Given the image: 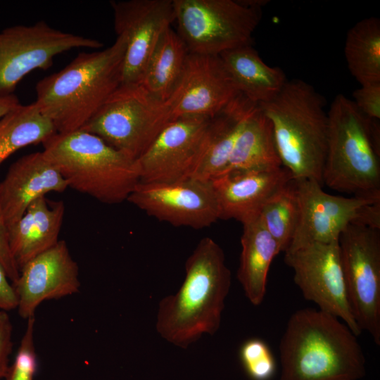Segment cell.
Returning a JSON list of instances; mask_svg holds the SVG:
<instances>
[{
  "label": "cell",
  "instance_id": "4dcf8cb0",
  "mask_svg": "<svg viewBox=\"0 0 380 380\" xmlns=\"http://www.w3.org/2000/svg\"><path fill=\"white\" fill-rule=\"evenodd\" d=\"M353 102L366 117L380 120V82L368 83L353 92Z\"/></svg>",
  "mask_w": 380,
  "mask_h": 380
},
{
  "label": "cell",
  "instance_id": "e0dca14e",
  "mask_svg": "<svg viewBox=\"0 0 380 380\" xmlns=\"http://www.w3.org/2000/svg\"><path fill=\"white\" fill-rule=\"evenodd\" d=\"M13 287L19 315L26 320L34 317L37 307L47 300L77 293L80 288L79 267L66 242L59 241L28 261L20 270Z\"/></svg>",
  "mask_w": 380,
  "mask_h": 380
},
{
  "label": "cell",
  "instance_id": "9c48e42d",
  "mask_svg": "<svg viewBox=\"0 0 380 380\" xmlns=\"http://www.w3.org/2000/svg\"><path fill=\"white\" fill-rule=\"evenodd\" d=\"M341 264L355 321L380 345V229L350 224L338 239Z\"/></svg>",
  "mask_w": 380,
  "mask_h": 380
},
{
  "label": "cell",
  "instance_id": "7402d4cb",
  "mask_svg": "<svg viewBox=\"0 0 380 380\" xmlns=\"http://www.w3.org/2000/svg\"><path fill=\"white\" fill-rule=\"evenodd\" d=\"M242 224L241 252L237 278L246 298L253 305H259L265 296L270 267L281 251L258 214L244 221Z\"/></svg>",
  "mask_w": 380,
  "mask_h": 380
},
{
  "label": "cell",
  "instance_id": "8992f818",
  "mask_svg": "<svg viewBox=\"0 0 380 380\" xmlns=\"http://www.w3.org/2000/svg\"><path fill=\"white\" fill-rule=\"evenodd\" d=\"M42 145L68 187L100 202L127 201L139 182L137 160L83 129L57 132Z\"/></svg>",
  "mask_w": 380,
  "mask_h": 380
},
{
  "label": "cell",
  "instance_id": "83f0119b",
  "mask_svg": "<svg viewBox=\"0 0 380 380\" xmlns=\"http://www.w3.org/2000/svg\"><path fill=\"white\" fill-rule=\"evenodd\" d=\"M258 215L266 229L278 243L281 252L289 248L298 227L300 204L294 179L270 196Z\"/></svg>",
  "mask_w": 380,
  "mask_h": 380
},
{
  "label": "cell",
  "instance_id": "ba28073f",
  "mask_svg": "<svg viewBox=\"0 0 380 380\" xmlns=\"http://www.w3.org/2000/svg\"><path fill=\"white\" fill-rule=\"evenodd\" d=\"M170 120L165 102L140 84H121L81 129L137 160Z\"/></svg>",
  "mask_w": 380,
  "mask_h": 380
},
{
  "label": "cell",
  "instance_id": "d6986e66",
  "mask_svg": "<svg viewBox=\"0 0 380 380\" xmlns=\"http://www.w3.org/2000/svg\"><path fill=\"white\" fill-rule=\"evenodd\" d=\"M67 182L43 152L25 155L14 162L0 182V201L8 230L37 198L63 192Z\"/></svg>",
  "mask_w": 380,
  "mask_h": 380
},
{
  "label": "cell",
  "instance_id": "44dd1931",
  "mask_svg": "<svg viewBox=\"0 0 380 380\" xmlns=\"http://www.w3.org/2000/svg\"><path fill=\"white\" fill-rule=\"evenodd\" d=\"M258 105L240 93L210 119L205 147L191 178L210 182L227 171L238 135Z\"/></svg>",
  "mask_w": 380,
  "mask_h": 380
},
{
  "label": "cell",
  "instance_id": "6da1fadb",
  "mask_svg": "<svg viewBox=\"0 0 380 380\" xmlns=\"http://www.w3.org/2000/svg\"><path fill=\"white\" fill-rule=\"evenodd\" d=\"M357 336L338 317L313 308L296 311L279 344V380H360L366 360Z\"/></svg>",
  "mask_w": 380,
  "mask_h": 380
},
{
  "label": "cell",
  "instance_id": "30bf717a",
  "mask_svg": "<svg viewBox=\"0 0 380 380\" xmlns=\"http://www.w3.org/2000/svg\"><path fill=\"white\" fill-rule=\"evenodd\" d=\"M103 46L96 39L53 28L44 20L7 27L0 32V95L13 94L27 74L49 68L61 53Z\"/></svg>",
  "mask_w": 380,
  "mask_h": 380
},
{
  "label": "cell",
  "instance_id": "d6a6232c",
  "mask_svg": "<svg viewBox=\"0 0 380 380\" xmlns=\"http://www.w3.org/2000/svg\"><path fill=\"white\" fill-rule=\"evenodd\" d=\"M13 325L7 311L0 310V380L6 378L12 352Z\"/></svg>",
  "mask_w": 380,
  "mask_h": 380
},
{
  "label": "cell",
  "instance_id": "e575fe53",
  "mask_svg": "<svg viewBox=\"0 0 380 380\" xmlns=\"http://www.w3.org/2000/svg\"><path fill=\"white\" fill-rule=\"evenodd\" d=\"M20 104L14 94L0 95V120Z\"/></svg>",
  "mask_w": 380,
  "mask_h": 380
},
{
  "label": "cell",
  "instance_id": "9a60e30c",
  "mask_svg": "<svg viewBox=\"0 0 380 380\" xmlns=\"http://www.w3.org/2000/svg\"><path fill=\"white\" fill-rule=\"evenodd\" d=\"M114 28L127 42L120 85L139 84L162 34L175 22L173 0L111 1Z\"/></svg>",
  "mask_w": 380,
  "mask_h": 380
},
{
  "label": "cell",
  "instance_id": "4fadbf2b",
  "mask_svg": "<svg viewBox=\"0 0 380 380\" xmlns=\"http://www.w3.org/2000/svg\"><path fill=\"white\" fill-rule=\"evenodd\" d=\"M127 201L148 215L177 227L201 229L220 219L210 182L194 178L170 183L139 182Z\"/></svg>",
  "mask_w": 380,
  "mask_h": 380
},
{
  "label": "cell",
  "instance_id": "7c38bea8",
  "mask_svg": "<svg viewBox=\"0 0 380 380\" xmlns=\"http://www.w3.org/2000/svg\"><path fill=\"white\" fill-rule=\"evenodd\" d=\"M211 118L170 120L137 160L139 182L170 183L191 178L203 153Z\"/></svg>",
  "mask_w": 380,
  "mask_h": 380
},
{
  "label": "cell",
  "instance_id": "ffe728a7",
  "mask_svg": "<svg viewBox=\"0 0 380 380\" xmlns=\"http://www.w3.org/2000/svg\"><path fill=\"white\" fill-rule=\"evenodd\" d=\"M64 214L63 201H51L42 196L33 201L8 229L10 248L19 270L59 241Z\"/></svg>",
  "mask_w": 380,
  "mask_h": 380
},
{
  "label": "cell",
  "instance_id": "cb8c5ba5",
  "mask_svg": "<svg viewBox=\"0 0 380 380\" xmlns=\"http://www.w3.org/2000/svg\"><path fill=\"white\" fill-rule=\"evenodd\" d=\"M281 166L272 122L258 105L238 135L225 172Z\"/></svg>",
  "mask_w": 380,
  "mask_h": 380
},
{
  "label": "cell",
  "instance_id": "8fae6325",
  "mask_svg": "<svg viewBox=\"0 0 380 380\" xmlns=\"http://www.w3.org/2000/svg\"><path fill=\"white\" fill-rule=\"evenodd\" d=\"M284 262L293 269L294 282L305 299L340 319L357 336L362 333L349 302L338 241L285 252Z\"/></svg>",
  "mask_w": 380,
  "mask_h": 380
},
{
  "label": "cell",
  "instance_id": "7a4b0ae2",
  "mask_svg": "<svg viewBox=\"0 0 380 380\" xmlns=\"http://www.w3.org/2000/svg\"><path fill=\"white\" fill-rule=\"evenodd\" d=\"M185 271L179 291L160 301L156 324L162 338L184 349L217 331L232 279L222 249L210 237L199 241Z\"/></svg>",
  "mask_w": 380,
  "mask_h": 380
},
{
  "label": "cell",
  "instance_id": "1f68e13d",
  "mask_svg": "<svg viewBox=\"0 0 380 380\" xmlns=\"http://www.w3.org/2000/svg\"><path fill=\"white\" fill-rule=\"evenodd\" d=\"M0 262L4 266L8 277L13 285L19 275V268L13 258L9 246L8 230L0 201Z\"/></svg>",
  "mask_w": 380,
  "mask_h": 380
},
{
  "label": "cell",
  "instance_id": "5bb4252c",
  "mask_svg": "<svg viewBox=\"0 0 380 380\" xmlns=\"http://www.w3.org/2000/svg\"><path fill=\"white\" fill-rule=\"evenodd\" d=\"M294 180L300 217L296 233L285 252L312 243L338 241L341 234L350 224H362L369 205L380 201L334 196L324 191L323 185L315 180Z\"/></svg>",
  "mask_w": 380,
  "mask_h": 380
},
{
  "label": "cell",
  "instance_id": "484cf974",
  "mask_svg": "<svg viewBox=\"0 0 380 380\" xmlns=\"http://www.w3.org/2000/svg\"><path fill=\"white\" fill-rule=\"evenodd\" d=\"M56 133L35 102L20 104L0 120V165L20 148L43 144Z\"/></svg>",
  "mask_w": 380,
  "mask_h": 380
},
{
  "label": "cell",
  "instance_id": "4316f807",
  "mask_svg": "<svg viewBox=\"0 0 380 380\" xmlns=\"http://www.w3.org/2000/svg\"><path fill=\"white\" fill-rule=\"evenodd\" d=\"M344 54L351 75L361 84L380 82V20L362 19L348 32Z\"/></svg>",
  "mask_w": 380,
  "mask_h": 380
},
{
  "label": "cell",
  "instance_id": "d4e9b609",
  "mask_svg": "<svg viewBox=\"0 0 380 380\" xmlns=\"http://www.w3.org/2000/svg\"><path fill=\"white\" fill-rule=\"evenodd\" d=\"M189 53L178 33L170 27L158 39L139 84L166 103L180 80Z\"/></svg>",
  "mask_w": 380,
  "mask_h": 380
},
{
  "label": "cell",
  "instance_id": "603a6c76",
  "mask_svg": "<svg viewBox=\"0 0 380 380\" xmlns=\"http://www.w3.org/2000/svg\"><path fill=\"white\" fill-rule=\"evenodd\" d=\"M220 57L239 93L255 103L272 100L287 82L284 71L267 65L252 44L227 51Z\"/></svg>",
  "mask_w": 380,
  "mask_h": 380
},
{
  "label": "cell",
  "instance_id": "3957f363",
  "mask_svg": "<svg viewBox=\"0 0 380 380\" xmlns=\"http://www.w3.org/2000/svg\"><path fill=\"white\" fill-rule=\"evenodd\" d=\"M126 46L125 37L117 35L110 46L81 52L37 83L34 102L58 133L82 129L120 87Z\"/></svg>",
  "mask_w": 380,
  "mask_h": 380
},
{
  "label": "cell",
  "instance_id": "52a82bcc",
  "mask_svg": "<svg viewBox=\"0 0 380 380\" xmlns=\"http://www.w3.org/2000/svg\"><path fill=\"white\" fill-rule=\"evenodd\" d=\"M260 0H173L177 33L191 53L220 56L247 44L262 16Z\"/></svg>",
  "mask_w": 380,
  "mask_h": 380
},
{
  "label": "cell",
  "instance_id": "2e32d148",
  "mask_svg": "<svg viewBox=\"0 0 380 380\" xmlns=\"http://www.w3.org/2000/svg\"><path fill=\"white\" fill-rule=\"evenodd\" d=\"M220 56L189 53L179 81L166 101L171 118H213L239 94Z\"/></svg>",
  "mask_w": 380,
  "mask_h": 380
},
{
  "label": "cell",
  "instance_id": "5b68a950",
  "mask_svg": "<svg viewBox=\"0 0 380 380\" xmlns=\"http://www.w3.org/2000/svg\"><path fill=\"white\" fill-rule=\"evenodd\" d=\"M328 114L323 184L355 197L380 201L379 120L366 117L339 94Z\"/></svg>",
  "mask_w": 380,
  "mask_h": 380
},
{
  "label": "cell",
  "instance_id": "f546056e",
  "mask_svg": "<svg viewBox=\"0 0 380 380\" xmlns=\"http://www.w3.org/2000/svg\"><path fill=\"white\" fill-rule=\"evenodd\" d=\"M34 317L27 319L25 331L14 362L9 367L6 380H33L37 367L34 343Z\"/></svg>",
  "mask_w": 380,
  "mask_h": 380
},
{
  "label": "cell",
  "instance_id": "277c9868",
  "mask_svg": "<svg viewBox=\"0 0 380 380\" xmlns=\"http://www.w3.org/2000/svg\"><path fill=\"white\" fill-rule=\"evenodd\" d=\"M258 105L272 122L282 166L294 179L323 185L328 141L324 98L310 84L293 79L272 100Z\"/></svg>",
  "mask_w": 380,
  "mask_h": 380
},
{
  "label": "cell",
  "instance_id": "ac0fdd59",
  "mask_svg": "<svg viewBox=\"0 0 380 380\" xmlns=\"http://www.w3.org/2000/svg\"><path fill=\"white\" fill-rule=\"evenodd\" d=\"M291 179V174L283 166L232 170L213 179L210 182L217 201L220 219L243 222L258 214L265 202Z\"/></svg>",
  "mask_w": 380,
  "mask_h": 380
},
{
  "label": "cell",
  "instance_id": "836d02e7",
  "mask_svg": "<svg viewBox=\"0 0 380 380\" xmlns=\"http://www.w3.org/2000/svg\"><path fill=\"white\" fill-rule=\"evenodd\" d=\"M18 308V298L8 274L0 262V310L10 311Z\"/></svg>",
  "mask_w": 380,
  "mask_h": 380
},
{
  "label": "cell",
  "instance_id": "f1b7e54d",
  "mask_svg": "<svg viewBox=\"0 0 380 380\" xmlns=\"http://www.w3.org/2000/svg\"><path fill=\"white\" fill-rule=\"evenodd\" d=\"M242 366L252 380H272L276 362L267 344L260 338L246 341L239 350Z\"/></svg>",
  "mask_w": 380,
  "mask_h": 380
}]
</instances>
